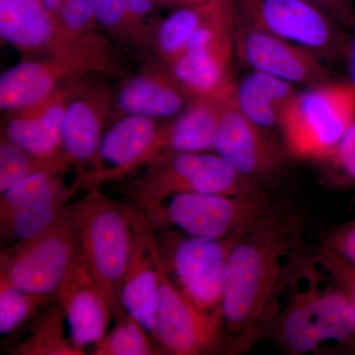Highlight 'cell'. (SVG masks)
I'll return each mask as SVG.
<instances>
[{"label":"cell","instance_id":"cell-12","mask_svg":"<svg viewBox=\"0 0 355 355\" xmlns=\"http://www.w3.org/2000/svg\"><path fill=\"white\" fill-rule=\"evenodd\" d=\"M151 248L158 275V306L153 338L171 354L198 355L216 352L223 343V313L197 306L170 279L159 257L155 233Z\"/></svg>","mask_w":355,"mask_h":355},{"label":"cell","instance_id":"cell-19","mask_svg":"<svg viewBox=\"0 0 355 355\" xmlns=\"http://www.w3.org/2000/svg\"><path fill=\"white\" fill-rule=\"evenodd\" d=\"M114 102L111 88L90 83L69 103L62 123V146L65 157L78 171L84 165H94Z\"/></svg>","mask_w":355,"mask_h":355},{"label":"cell","instance_id":"cell-4","mask_svg":"<svg viewBox=\"0 0 355 355\" xmlns=\"http://www.w3.org/2000/svg\"><path fill=\"white\" fill-rule=\"evenodd\" d=\"M302 272L305 286L294 289L275 326L282 347L295 354L345 342L355 333V310L347 294L330 279L324 286L314 263H307Z\"/></svg>","mask_w":355,"mask_h":355},{"label":"cell","instance_id":"cell-17","mask_svg":"<svg viewBox=\"0 0 355 355\" xmlns=\"http://www.w3.org/2000/svg\"><path fill=\"white\" fill-rule=\"evenodd\" d=\"M90 83V76L72 81L36 104L14 111L6 123L2 137L38 157H65L62 130L67 107Z\"/></svg>","mask_w":355,"mask_h":355},{"label":"cell","instance_id":"cell-21","mask_svg":"<svg viewBox=\"0 0 355 355\" xmlns=\"http://www.w3.org/2000/svg\"><path fill=\"white\" fill-rule=\"evenodd\" d=\"M232 87L221 94L191 98L176 121L160 127L151 163L169 154L216 150L217 132Z\"/></svg>","mask_w":355,"mask_h":355},{"label":"cell","instance_id":"cell-36","mask_svg":"<svg viewBox=\"0 0 355 355\" xmlns=\"http://www.w3.org/2000/svg\"><path fill=\"white\" fill-rule=\"evenodd\" d=\"M347 62H349V71L350 83L355 86V33L354 38L347 46Z\"/></svg>","mask_w":355,"mask_h":355},{"label":"cell","instance_id":"cell-34","mask_svg":"<svg viewBox=\"0 0 355 355\" xmlns=\"http://www.w3.org/2000/svg\"><path fill=\"white\" fill-rule=\"evenodd\" d=\"M324 247L355 265V222L331 233L324 242Z\"/></svg>","mask_w":355,"mask_h":355},{"label":"cell","instance_id":"cell-7","mask_svg":"<svg viewBox=\"0 0 355 355\" xmlns=\"http://www.w3.org/2000/svg\"><path fill=\"white\" fill-rule=\"evenodd\" d=\"M153 226H175L205 239L241 236L272 207L263 193L250 196L180 193L140 205Z\"/></svg>","mask_w":355,"mask_h":355},{"label":"cell","instance_id":"cell-23","mask_svg":"<svg viewBox=\"0 0 355 355\" xmlns=\"http://www.w3.org/2000/svg\"><path fill=\"white\" fill-rule=\"evenodd\" d=\"M191 98L179 85L171 72H144L123 84L116 104L125 116L167 119L176 116Z\"/></svg>","mask_w":355,"mask_h":355},{"label":"cell","instance_id":"cell-3","mask_svg":"<svg viewBox=\"0 0 355 355\" xmlns=\"http://www.w3.org/2000/svg\"><path fill=\"white\" fill-rule=\"evenodd\" d=\"M135 212L107 197L97 187H89L85 197L73 205L79 253L116 320L127 314L121 305V289L132 254Z\"/></svg>","mask_w":355,"mask_h":355},{"label":"cell","instance_id":"cell-38","mask_svg":"<svg viewBox=\"0 0 355 355\" xmlns=\"http://www.w3.org/2000/svg\"><path fill=\"white\" fill-rule=\"evenodd\" d=\"M170 1L175 2L180 6H184L202 3V2L209 1V0H170Z\"/></svg>","mask_w":355,"mask_h":355},{"label":"cell","instance_id":"cell-28","mask_svg":"<svg viewBox=\"0 0 355 355\" xmlns=\"http://www.w3.org/2000/svg\"><path fill=\"white\" fill-rule=\"evenodd\" d=\"M55 300V295H39L22 291L0 275V333H13L40 308Z\"/></svg>","mask_w":355,"mask_h":355},{"label":"cell","instance_id":"cell-37","mask_svg":"<svg viewBox=\"0 0 355 355\" xmlns=\"http://www.w3.org/2000/svg\"><path fill=\"white\" fill-rule=\"evenodd\" d=\"M41 1L44 8H46L49 12L53 14V15H57L67 0H41Z\"/></svg>","mask_w":355,"mask_h":355},{"label":"cell","instance_id":"cell-22","mask_svg":"<svg viewBox=\"0 0 355 355\" xmlns=\"http://www.w3.org/2000/svg\"><path fill=\"white\" fill-rule=\"evenodd\" d=\"M0 37L18 50L42 55L69 43L41 0H0Z\"/></svg>","mask_w":355,"mask_h":355},{"label":"cell","instance_id":"cell-35","mask_svg":"<svg viewBox=\"0 0 355 355\" xmlns=\"http://www.w3.org/2000/svg\"><path fill=\"white\" fill-rule=\"evenodd\" d=\"M319 7L338 24H355L354 0H308Z\"/></svg>","mask_w":355,"mask_h":355},{"label":"cell","instance_id":"cell-9","mask_svg":"<svg viewBox=\"0 0 355 355\" xmlns=\"http://www.w3.org/2000/svg\"><path fill=\"white\" fill-rule=\"evenodd\" d=\"M79 254L73 205L39 235L0 254V275L18 288L39 295H55Z\"/></svg>","mask_w":355,"mask_h":355},{"label":"cell","instance_id":"cell-16","mask_svg":"<svg viewBox=\"0 0 355 355\" xmlns=\"http://www.w3.org/2000/svg\"><path fill=\"white\" fill-rule=\"evenodd\" d=\"M159 130L153 119L123 116L103 135L92 169L78 172L84 186L118 181L140 166L149 165Z\"/></svg>","mask_w":355,"mask_h":355},{"label":"cell","instance_id":"cell-39","mask_svg":"<svg viewBox=\"0 0 355 355\" xmlns=\"http://www.w3.org/2000/svg\"><path fill=\"white\" fill-rule=\"evenodd\" d=\"M217 1L223 2V3L230 4L235 6V0H217Z\"/></svg>","mask_w":355,"mask_h":355},{"label":"cell","instance_id":"cell-13","mask_svg":"<svg viewBox=\"0 0 355 355\" xmlns=\"http://www.w3.org/2000/svg\"><path fill=\"white\" fill-rule=\"evenodd\" d=\"M237 18L309 50L334 58L345 50L338 23L308 0H235Z\"/></svg>","mask_w":355,"mask_h":355},{"label":"cell","instance_id":"cell-10","mask_svg":"<svg viewBox=\"0 0 355 355\" xmlns=\"http://www.w3.org/2000/svg\"><path fill=\"white\" fill-rule=\"evenodd\" d=\"M236 25L235 6L219 4L193 35L183 55L169 65L189 97L218 95L232 87Z\"/></svg>","mask_w":355,"mask_h":355},{"label":"cell","instance_id":"cell-32","mask_svg":"<svg viewBox=\"0 0 355 355\" xmlns=\"http://www.w3.org/2000/svg\"><path fill=\"white\" fill-rule=\"evenodd\" d=\"M316 257L318 265L328 275L329 279L347 294L355 310V265L324 246Z\"/></svg>","mask_w":355,"mask_h":355},{"label":"cell","instance_id":"cell-1","mask_svg":"<svg viewBox=\"0 0 355 355\" xmlns=\"http://www.w3.org/2000/svg\"><path fill=\"white\" fill-rule=\"evenodd\" d=\"M303 223L298 216L270 207L236 243L229 256L222 313L229 347L250 349L275 328L280 297L297 265Z\"/></svg>","mask_w":355,"mask_h":355},{"label":"cell","instance_id":"cell-15","mask_svg":"<svg viewBox=\"0 0 355 355\" xmlns=\"http://www.w3.org/2000/svg\"><path fill=\"white\" fill-rule=\"evenodd\" d=\"M214 151L257 184L279 176L286 165L284 150L268 130L246 118L231 98L222 116Z\"/></svg>","mask_w":355,"mask_h":355},{"label":"cell","instance_id":"cell-26","mask_svg":"<svg viewBox=\"0 0 355 355\" xmlns=\"http://www.w3.org/2000/svg\"><path fill=\"white\" fill-rule=\"evenodd\" d=\"M220 3L223 2L209 0L200 4L181 6L161 22L156 32L155 43L161 57L168 64L183 55L193 35Z\"/></svg>","mask_w":355,"mask_h":355},{"label":"cell","instance_id":"cell-14","mask_svg":"<svg viewBox=\"0 0 355 355\" xmlns=\"http://www.w3.org/2000/svg\"><path fill=\"white\" fill-rule=\"evenodd\" d=\"M235 55L252 71L294 84L327 83L328 71L321 58L309 50L242 22L237 18Z\"/></svg>","mask_w":355,"mask_h":355},{"label":"cell","instance_id":"cell-8","mask_svg":"<svg viewBox=\"0 0 355 355\" xmlns=\"http://www.w3.org/2000/svg\"><path fill=\"white\" fill-rule=\"evenodd\" d=\"M241 236L205 239L166 229L155 238L163 268L178 288L198 309L217 313L228 258Z\"/></svg>","mask_w":355,"mask_h":355},{"label":"cell","instance_id":"cell-11","mask_svg":"<svg viewBox=\"0 0 355 355\" xmlns=\"http://www.w3.org/2000/svg\"><path fill=\"white\" fill-rule=\"evenodd\" d=\"M69 170H44L26 178L0 195V237L15 246L39 235L57 221L69 200L84 187L77 178L67 184Z\"/></svg>","mask_w":355,"mask_h":355},{"label":"cell","instance_id":"cell-2","mask_svg":"<svg viewBox=\"0 0 355 355\" xmlns=\"http://www.w3.org/2000/svg\"><path fill=\"white\" fill-rule=\"evenodd\" d=\"M26 60L6 70L0 77V107L17 111L36 104L57 89L90 74L114 73L120 65L118 51L98 32L43 55Z\"/></svg>","mask_w":355,"mask_h":355},{"label":"cell","instance_id":"cell-33","mask_svg":"<svg viewBox=\"0 0 355 355\" xmlns=\"http://www.w3.org/2000/svg\"><path fill=\"white\" fill-rule=\"evenodd\" d=\"M321 162L330 165L342 176L355 181V121L330 155Z\"/></svg>","mask_w":355,"mask_h":355},{"label":"cell","instance_id":"cell-20","mask_svg":"<svg viewBox=\"0 0 355 355\" xmlns=\"http://www.w3.org/2000/svg\"><path fill=\"white\" fill-rule=\"evenodd\" d=\"M154 227L140 207L133 224L132 254L121 289V302L127 314L139 321L153 336L158 306V275L151 236Z\"/></svg>","mask_w":355,"mask_h":355},{"label":"cell","instance_id":"cell-5","mask_svg":"<svg viewBox=\"0 0 355 355\" xmlns=\"http://www.w3.org/2000/svg\"><path fill=\"white\" fill-rule=\"evenodd\" d=\"M355 121V86L324 83L296 93L280 116L287 153L303 160L323 161Z\"/></svg>","mask_w":355,"mask_h":355},{"label":"cell","instance_id":"cell-6","mask_svg":"<svg viewBox=\"0 0 355 355\" xmlns=\"http://www.w3.org/2000/svg\"><path fill=\"white\" fill-rule=\"evenodd\" d=\"M130 186L139 205H153L180 193L250 196L258 184L236 171L217 153H184L163 155Z\"/></svg>","mask_w":355,"mask_h":355},{"label":"cell","instance_id":"cell-24","mask_svg":"<svg viewBox=\"0 0 355 355\" xmlns=\"http://www.w3.org/2000/svg\"><path fill=\"white\" fill-rule=\"evenodd\" d=\"M295 94L293 84L252 71L233 84L231 100L250 121L270 130L279 127L280 116Z\"/></svg>","mask_w":355,"mask_h":355},{"label":"cell","instance_id":"cell-18","mask_svg":"<svg viewBox=\"0 0 355 355\" xmlns=\"http://www.w3.org/2000/svg\"><path fill=\"white\" fill-rule=\"evenodd\" d=\"M55 298L64 311L72 342L79 349L96 345L106 336L112 311L104 292L79 253Z\"/></svg>","mask_w":355,"mask_h":355},{"label":"cell","instance_id":"cell-27","mask_svg":"<svg viewBox=\"0 0 355 355\" xmlns=\"http://www.w3.org/2000/svg\"><path fill=\"white\" fill-rule=\"evenodd\" d=\"M71 166L65 157H38L2 137L0 144V193L36 173L50 169L69 170Z\"/></svg>","mask_w":355,"mask_h":355},{"label":"cell","instance_id":"cell-29","mask_svg":"<svg viewBox=\"0 0 355 355\" xmlns=\"http://www.w3.org/2000/svg\"><path fill=\"white\" fill-rule=\"evenodd\" d=\"M144 327L130 315L116 320V324L108 335L96 343L94 355H150L158 354L151 338Z\"/></svg>","mask_w":355,"mask_h":355},{"label":"cell","instance_id":"cell-25","mask_svg":"<svg viewBox=\"0 0 355 355\" xmlns=\"http://www.w3.org/2000/svg\"><path fill=\"white\" fill-rule=\"evenodd\" d=\"M67 318L57 298L33 322L27 338L10 350L14 355H83L67 336Z\"/></svg>","mask_w":355,"mask_h":355},{"label":"cell","instance_id":"cell-31","mask_svg":"<svg viewBox=\"0 0 355 355\" xmlns=\"http://www.w3.org/2000/svg\"><path fill=\"white\" fill-rule=\"evenodd\" d=\"M55 18L67 42L94 31L93 26L97 22L92 0H67Z\"/></svg>","mask_w":355,"mask_h":355},{"label":"cell","instance_id":"cell-30","mask_svg":"<svg viewBox=\"0 0 355 355\" xmlns=\"http://www.w3.org/2000/svg\"><path fill=\"white\" fill-rule=\"evenodd\" d=\"M96 20L121 43L144 44L147 40L132 24L128 13L127 0H92Z\"/></svg>","mask_w":355,"mask_h":355}]
</instances>
